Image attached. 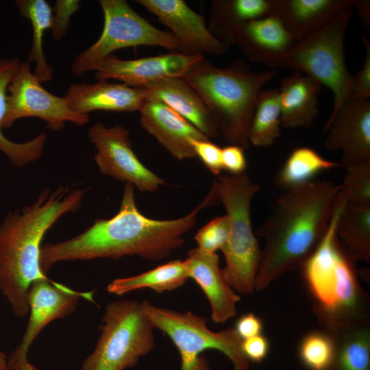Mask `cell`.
Instances as JSON below:
<instances>
[{
	"label": "cell",
	"instance_id": "36",
	"mask_svg": "<svg viewBox=\"0 0 370 370\" xmlns=\"http://www.w3.org/2000/svg\"><path fill=\"white\" fill-rule=\"evenodd\" d=\"M191 145L196 157L199 158L204 166L214 175H219L223 171L222 148L210 139L193 140Z\"/></svg>",
	"mask_w": 370,
	"mask_h": 370
},
{
	"label": "cell",
	"instance_id": "3",
	"mask_svg": "<svg viewBox=\"0 0 370 370\" xmlns=\"http://www.w3.org/2000/svg\"><path fill=\"white\" fill-rule=\"evenodd\" d=\"M86 191L64 186L42 190L34 202L8 212L0 222V293L16 317L29 314L30 286L47 278L40 267L45 234L61 217L79 208Z\"/></svg>",
	"mask_w": 370,
	"mask_h": 370
},
{
	"label": "cell",
	"instance_id": "18",
	"mask_svg": "<svg viewBox=\"0 0 370 370\" xmlns=\"http://www.w3.org/2000/svg\"><path fill=\"white\" fill-rule=\"evenodd\" d=\"M139 112L143 129L178 160L196 157L192 140L210 139L162 102L146 99Z\"/></svg>",
	"mask_w": 370,
	"mask_h": 370
},
{
	"label": "cell",
	"instance_id": "13",
	"mask_svg": "<svg viewBox=\"0 0 370 370\" xmlns=\"http://www.w3.org/2000/svg\"><path fill=\"white\" fill-rule=\"evenodd\" d=\"M92 293L71 289L48 278L34 282L28 293L27 325L21 342L8 357L7 370H19L28 361L29 348L43 328L51 321L73 313L81 298L92 301Z\"/></svg>",
	"mask_w": 370,
	"mask_h": 370
},
{
	"label": "cell",
	"instance_id": "41",
	"mask_svg": "<svg viewBox=\"0 0 370 370\" xmlns=\"http://www.w3.org/2000/svg\"><path fill=\"white\" fill-rule=\"evenodd\" d=\"M362 21L365 27L369 30L370 26V1L368 0H357L354 6Z\"/></svg>",
	"mask_w": 370,
	"mask_h": 370
},
{
	"label": "cell",
	"instance_id": "12",
	"mask_svg": "<svg viewBox=\"0 0 370 370\" xmlns=\"http://www.w3.org/2000/svg\"><path fill=\"white\" fill-rule=\"evenodd\" d=\"M97 152L95 162L103 175L130 184L142 193H153L165 184L163 178L145 166L135 153L129 132L116 124L94 123L88 131Z\"/></svg>",
	"mask_w": 370,
	"mask_h": 370
},
{
	"label": "cell",
	"instance_id": "21",
	"mask_svg": "<svg viewBox=\"0 0 370 370\" xmlns=\"http://www.w3.org/2000/svg\"><path fill=\"white\" fill-rule=\"evenodd\" d=\"M63 97L73 112L83 114L95 110L139 112L146 100L143 88L106 80L72 84Z\"/></svg>",
	"mask_w": 370,
	"mask_h": 370
},
{
	"label": "cell",
	"instance_id": "4",
	"mask_svg": "<svg viewBox=\"0 0 370 370\" xmlns=\"http://www.w3.org/2000/svg\"><path fill=\"white\" fill-rule=\"evenodd\" d=\"M347 201L340 190L323 236L300 266L314 301V313L323 328L369 323V295L359 283L356 260L336 233L339 213Z\"/></svg>",
	"mask_w": 370,
	"mask_h": 370
},
{
	"label": "cell",
	"instance_id": "32",
	"mask_svg": "<svg viewBox=\"0 0 370 370\" xmlns=\"http://www.w3.org/2000/svg\"><path fill=\"white\" fill-rule=\"evenodd\" d=\"M298 354L301 363L308 370H330L336 354L334 341L325 330L312 332L301 341Z\"/></svg>",
	"mask_w": 370,
	"mask_h": 370
},
{
	"label": "cell",
	"instance_id": "14",
	"mask_svg": "<svg viewBox=\"0 0 370 370\" xmlns=\"http://www.w3.org/2000/svg\"><path fill=\"white\" fill-rule=\"evenodd\" d=\"M203 58V55L169 52L134 60H121L112 54L95 67V76L98 80L115 79L132 87L144 88L166 78L184 77Z\"/></svg>",
	"mask_w": 370,
	"mask_h": 370
},
{
	"label": "cell",
	"instance_id": "8",
	"mask_svg": "<svg viewBox=\"0 0 370 370\" xmlns=\"http://www.w3.org/2000/svg\"><path fill=\"white\" fill-rule=\"evenodd\" d=\"M141 310L154 328L169 336L181 357L180 370H211L202 353L210 349L224 354L232 362L233 370H247L249 362L242 350L243 340L234 328L213 332L205 317L190 311L181 312L140 302Z\"/></svg>",
	"mask_w": 370,
	"mask_h": 370
},
{
	"label": "cell",
	"instance_id": "5",
	"mask_svg": "<svg viewBox=\"0 0 370 370\" xmlns=\"http://www.w3.org/2000/svg\"><path fill=\"white\" fill-rule=\"evenodd\" d=\"M275 73L254 71L240 60L219 68L203 58L184 77L212 112L219 135L230 145L246 149L250 145L248 132L258 95Z\"/></svg>",
	"mask_w": 370,
	"mask_h": 370
},
{
	"label": "cell",
	"instance_id": "30",
	"mask_svg": "<svg viewBox=\"0 0 370 370\" xmlns=\"http://www.w3.org/2000/svg\"><path fill=\"white\" fill-rule=\"evenodd\" d=\"M281 110L278 89L261 90L250 122L249 145L268 147L281 135Z\"/></svg>",
	"mask_w": 370,
	"mask_h": 370
},
{
	"label": "cell",
	"instance_id": "11",
	"mask_svg": "<svg viewBox=\"0 0 370 370\" xmlns=\"http://www.w3.org/2000/svg\"><path fill=\"white\" fill-rule=\"evenodd\" d=\"M8 92L2 128H10L17 120L27 117L43 120L53 131L64 128L66 122L82 126L89 121L88 114L73 112L64 97L45 89L27 61L21 62Z\"/></svg>",
	"mask_w": 370,
	"mask_h": 370
},
{
	"label": "cell",
	"instance_id": "17",
	"mask_svg": "<svg viewBox=\"0 0 370 370\" xmlns=\"http://www.w3.org/2000/svg\"><path fill=\"white\" fill-rule=\"evenodd\" d=\"M296 43L294 35L273 13L245 23L234 34V45L248 60L271 68H281Z\"/></svg>",
	"mask_w": 370,
	"mask_h": 370
},
{
	"label": "cell",
	"instance_id": "19",
	"mask_svg": "<svg viewBox=\"0 0 370 370\" xmlns=\"http://www.w3.org/2000/svg\"><path fill=\"white\" fill-rule=\"evenodd\" d=\"M184 262L189 278L199 286L210 302L213 321L223 323L235 316L241 297L225 280L218 255L196 247L188 251Z\"/></svg>",
	"mask_w": 370,
	"mask_h": 370
},
{
	"label": "cell",
	"instance_id": "39",
	"mask_svg": "<svg viewBox=\"0 0 370 370\" xmlns=\"http://www.w3.org/2000/svg\"><path fill=\"white\" fill-rule=\"evenodd\" d=\"M242 350L249 362L259 363L267 357L269 343L266 337L260 334L243 340Z\"/></svg>",
	"mask_w": 370,
	"mask_h": 370
},
{
	"label": "cell",
	"instance_id": "2",
	"mask_svg": "<svg viewBox=\"0 0 370 370\" xmlns=\"http://www.w3.org/2000/svg\"><path fill=\"white\" fill-rule=\"evenodd\" d=\"M341 184L313 180L290 188L275 199L256 235L264 240L255 290L262 291L308 258L323 236Z\"/></svg>",
	"mask_w": 370,
	"mask_h": 370
},
{
	"label": "cell",
	"instance_id": "35",
	"mask_svg": "<svg viewBox=\"0 0 370 370\" xmlns=\"http://www.w3.org/2000/svg\"><path fill=\"white\" fill-rule=\"evenodd\" d=\"M81 8L79 0H57L53 9L51 25L52 37L56 40L62 39L66 34L71 18Z\"/></svg>",
	"mask_w": 370,
	"mask_h": 370
},
{
	"label": "cell",
	"instance_id": "24",
	"mask_svg": "<svg viewBox=\"0 0 370 370\" xmlns=\"http://www.w3.org/2000/svg\"><path fill=\"white\" fill-rule=\"evenodd\" d=\"M271 13L270 0H212L208 29L228 47L234 46V34L245 23Z\"/></svg>",
	"mask_w": 370,
	"mask_h": 370
},
{
	"label": "cell",
	"instance_id": "38",
	"mask_svg": "<svg viewBox=\"0 0 370 370\" xmlns=\"http://www.w3.org/2000/svg\"><path fill=\"white\" fill-rule=\"evenodd\" d=\"M245 149L239 145H229L222 148V166L230 175L244 173L247 167Z\"/></svg>",
	"mask_w": 370,
	"mask_h": 370
},
{
	"label": "cell",
	"instance_id": "26",
	"mask_svg": "<svg viewBox=\"0 0 370 370\" xmlns=\"http://www.w3.org/2000/svg\"><path fill=\"white\" fill-rule=\"evenodd\" d=\"M324 330L332 336L336 345L330 370H370L369 323Z\"/></svg>",
	"mask_w": 370,
	"mask_h": 370
},
{
	"label": "cell",
	"instance_id": "37",
	"mask_svg": "<svg viewBox=\"0 0 370 370\" xmlns=\"http://www.w3.org/2000/svg\"><path fill=\"white\" fill-rule=\"evenodd\" d=\"M362 42L365 49L362 66L352 77V98L369 99L370 97V41L362 34Z\"/></svg>",
	"mask_w": 370,
	"mask_h": 370
},
{
	"label": "cell",
	"instance_id": "7",
	"mask_svg": "<svg viewBox=\"0 0 370 370\" xmlns=\"http://www.w3.org/2000/svg\"><path fill=\"white\" fill-rule=\"evenodd\" d=\"M354 8L343 10L326 25L297 42L281 68L309 75L333 95L334 116L352 98V77L345 56V34Z\"/></svg>",
	"mask_w": 370,
	"mask_h": 370
},
{
	"label": "cell",
	"instance_id": "16",
	"mask_svg": "<svg viewBox=\"0 0 370 370\" xmlns=\"http://www.w3.org/2000/svg\"><path fill=\"white\" fill-rule=\"evenodd\" d=\"M155 15L186 49L188 54L221 56L230 49L209 32L206 19L184 0H137Z\"/></svg>",
	"mask_w": 370,
	"mask_h": 370
},
{
	"label": "cell",
	"instance_id": "33",
	"mask_svg": "<svg viewBox=\"0 0 370 370\" xmlns=\"http://www.w3.org/2000/svg\"><path fill=\"white\" fill-rule=\"evenodd\" d=\"M345 172L341 189L347 203L370 205V160L344 167Z\"/></svg>",
	"mask_w": 370,
	"mask_h": 370
},
{
	"label": "cell",
	"instance_id": "1",
	"mask_svg": "<svg viewBox=\"0 0 370 370\" xmlns=\"http://www.w3.org/2000/svg\"><path fill=\"white\" fill-rule=\"evenodd\" d=\"M217 201L215 193L210 189L202 201L185 216L153 219L139 211L134 186L124 184L120 208L114 216L97 219L73 238L42 245L41 271L47 275L53 265L64 261L132 256L149 260L164 259L184 243V236L195 226L198 213Z\"/></svg>",
	"mask_w": 370,
	"mask_h": 370
},
{
	"label": "cell",
	"instance_id": "9",
	"mask_svg": "<svg viewBox=\"0 0 370 370\" xmlns=\"http://www.w3.org/2000/svg\"><path fill=\"white\" fill-rule=\"evenodd\" d=\"M153 326L145 316L140 303L123 299L110 302L99 327L93 352L81 370H125L155 347Z\"/></svg>",
	"mask_w": 370,
	"mask_h": 370
},
{
	"label": "cell",
	"instance_id": "25",
	"mask_svg": "<svg viewBox=\"0 0 370 370\" xmlns=\"http://www.w3.org/2000/svg\"><path fill=\"white\" fill-rule=\"evenodd\" d=\"M21 60L16 57L0 58V151L10 163L18 168L24 167L39 159L44 151L47 135L41 132L34 138L23 142H14L2 132V122L6 111L8 88L17 73Z\"/></svg>",
	"mask_w": 370,
	"mask_h": 370
},
{
	"label": "cell",
	"instance_id": "22",
	"mask_svg": "<svg viewBox=\"0 0 370 370\" xmlns=\"http://www.w3.org/2000/svg\"><path fill=\"white\" fill-rule=\"evenodd\" d=\"M357 0H270L271 13L279 17L297 42L326 25Z\"/></svg>",
	"mask_w": 370,
	"mask_h": 370
},
{
	"label": "cell",
	"instance_id": "42",
	"mask_svg": "<svg viewBox=\"0 0 370 370\" xmlns=\"http://www.w3.org/2000/svg\"><path fill=\"white\" fill-rule=\"evenodd\" d=\"M8 356L0 350V370H7Z\"/></svg>",
	"mask_w": 370,
	"mask_h": 370
},
{
	"label": "cell",
	"instance_id": "28",
	"mask_svg": "<svg viewBox=\"0 0 370 370\" xmlns=\"http://www.w3.org/2000/svg\"><path fill=\"white\" fill-rule=\"evenodd\" d=\"M188 278L184 260H175L139 275L115 279L108 285L107 291L121 295L147 288L162 293L182 286Z\"/></svg>",
	"mask_w": 370,
	"mask_h": 370
},
{
	"label": "cell",
	"instance_id": "6",
	"mask_svg": "<svg viewBox=\"0 0 370 370\" xmlns=\"http://www.w3.org/2000/svg\"><path fill=\"white\" fill-rule=\"evenodd\" d=\"M212 186L218 201L225 207L229 223L227 240L221 250L225 259L222 269L224 278L234 291L251 294L255 290L262 250L252 229L251 206L260 186L244 173L221 174Z\"/></svg>",
	"mask_w": 370,
	"mask_h": 370
},
{
	"label": "cell",
	"instance_id": "40",
	"mask_svg": "<svg viewBox=\"0 0 370 370\" xmlns=\"http://www.w3.org/2000/svg\"><path fill=\"white\" fill-rule=\"evenodd\" d=\"M242 340L260 335L262 330V323L259 317L251 312L241 316L234 328Z\"/></svg>",
	"mask_w": 370,
	"mask_h": 370
},
{
	"label": "cell",
	"instance_id": "10",
	"mask_svg": "<svg viewBox=\"0 0 370 370\" xmlns=\"http://www.w3.org/2000/svg\"><path fill=\"white\" fill-rule=\"evenodd\" d=\"M104 17L98 40L79 53L71 64L75 76L94 71L97 64L118 49L138 46H157L170 52L187 53L184 45L172 34L160 30L140 16L125 0H100Z\"/></svg>",
	"mask_w": 370,
	"mask_h": 370
},
{
	"label": "cell",
	"instance_id": "31",
	"mask_svg": "<svg viewBox=\"0 0 370 370\" xmlns=\"http://www.w3.org/2000/svg\"><path fill=\"white\" fill-rule=\"evenodd\" d=\"M341 167L308 147L295 148L275 177L276 185L288 189L311 181L319 173Z\"/></svg>",
	"mask_w": 370,
	"mask_h": 370
},
{
	"label": "cell",
	"instance_id": "23",
	"mask_svg": "<svg viewBox=\"0 0 370 370\" xmlns=\"http://www.w3.org/2000/svg\"><path fill=\"white\" fill-rule=\"evenodd\" d=\"M321 85L303 73L294 71L278 89L282 126L310 127L319 114L318 95Z\"/></svg>",
	"mask_w": 370,
	"mask_h": 370
},
{
	"label": "cell",
	"instance_id": "27",
	"mask_svg": "<svg viewBox=\"0 0 370 370\" xmlns=\"http://www.w3.org/2000/svg\"><path fill=\"white\" fill-rule=\"evenodd\" d=\"M19 14L28 19L32 26V42L27 62L35 64L34 75L41 83L52 80L53 69L48 63L43 50V37L51 29L53 9L45 0H16Z\"/></svg>",
	"mask_w": 370,
	"mask_h": 370
},
{
	"label": "cell",
	"instance_id": "43",
	"mask_svg": "<svg viewBox=\"0 0 370 370\" xmlns=\"http://www.w3.org/2000/svg\"><path fill=\"white\" fill-rule=\"evenodd\" d=\"M19 370H37L36 368L33 366L28 361L21 365Z\"/></svg>",
	"mask_w": 370,
	"mask_h": 370
},
{
	"label": "cell",
	"instance_id": "15",
	"mask_svg": "<svg viewBox=\"0 0 370 370\" xmlns=\"http://www.w3.org/2000/svg\"><path fill=\"white\" fill-rule=\"evenodd\" d=\"M325 147L341 151V167L370 160V100L351 98L324 127Z\"/></svg>",
	"mask_w": 370,
	"mask_h": 370
},
{
	"label": "cell",
	"instance_id": "20",
	"mask_svg": "<svg viewBox=\"0 0 370 370\" xmlns=\"http://www.w3.org/2000/svg\"><path fill=\"white\" fill-rule=\"evenodd\" d=\"M141 88L146 99L166 104L208 138L220 136L212 112L197 90L184 77L166 78Z\"/></svg>",
	"mask_w": 370,
	"mask_h": 370
},
{
	"label": "cell",
	"instance_id": "29",
	"mask_svg": "<svg viewBox=\"0 0 370 370\" xmlns=\"http://www.w3.org/2000/svg\"><path fill=\"white\" fill-rule=\"evenodd\" d=\"M336 236L356 260H370V205L346 202L336 223Z\"/></svg>",
	"mask_w": 370,
	"mask_h": 370
},
{
	"label": "cell",
	"instance_id": "34",
	"mask_svg": "<svg viewBox=\"0 0 370 370\" xmlns=\"http://www.w3.org/2000/svg\"><path fill=\"white\" fill-rule=\"evenodd\" d=\"M229 234V223L226 215L214 218L201 227L195 236L198 248L212 253L221 250Z\"/></svg>",
	"mask_w": 370,
	"mask_h": 370
}]
</instances>
